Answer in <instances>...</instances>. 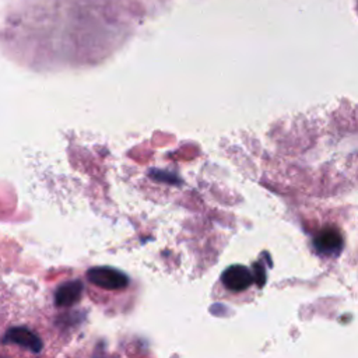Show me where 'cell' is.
I'll return each instance as SVG.
<instances>
[{"label":"cell","instance_id":"1","mask_svg":"<svg viewBox=\"0 0 358 358\" xmlns=\"http://www.w3.org/2000/svg\"><path fill=\"white\" fill-rule=\"evenodd\" d=\"M87 278L91 284L108 291L124 289L129 284V278L124 273L108 266L90 268L87 271Z\"/></svg>","mask_w":358,"mask_h":358},{"label":"cell","instance_id":"4","mask_svg":"<svg viewBox=\"0 0 358 358\" xmlns=\"http://www.w3.org/2000/svg\"><path fill=\"white\" fill-rule=\"evenodd\" d=\"M3 341L7 344L10 343V344L22 345L25 348H29L34 352H39L42 348L41 338L35 333H32L31 330H28L25 327H14V329L8 330L6 333V337Z\"/></svg>","mask_w":358,"mask_h":358},{"label":"cell","instance_id":"5","mask_svg":"<svg viewBox=\"0 0 358 358\" xmlns=\"http://www.w3.org/2000/svg\"><path fill=\"white\" fill-rule=\"evenodd\" d=\"M83 282L78 280L67 281L62 284L56 294H55V302L57 306H71L76 302L80 301L83 294Z\"/></svg>","mask_w":358,"mask_h":358},{"label":"cell","instance_id":"3","mask_svg":"<svg viewBox=\"0 0 358 358\" xmlns=\"http://www.w3.org/2000/svg\"><path fill=\"white\" fill-rule=\"evenodd\" d=\"M313 246L322 255H334L343 248V236L338 229L327 227L316 234Z\"/></svg>","mask_w":358,"mask_h":358},{"label":"cell","instance_id":"2","mask_svg":"<svg viewBox=\"0 0 358 358\" xmlns=\"http://www.w3.org/2000/svg\"><path fill=\"white\" fill-rule=\"evenodd\" d=\"M222 284L229 291H235V292H241L248 289L255 278L250 273L249 268H246L242 264H235V266H229L221 275Z\"/></svg>","mask_w":358,"mask_h":358}]
</instances>
